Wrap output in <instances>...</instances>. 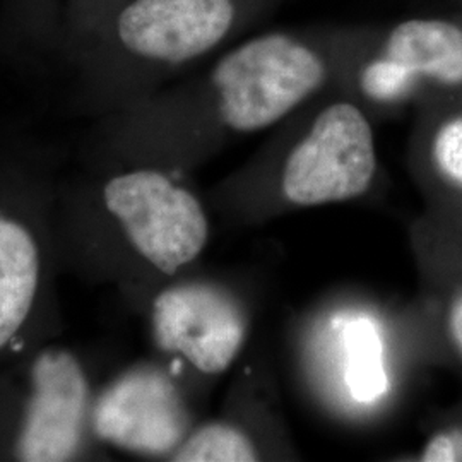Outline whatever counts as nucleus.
Segmentation results:
<instances>
[{
  "instance_id": "obj_9",
  "label": "nucleus",
  "mask_w": 462,
  "mask_h": 462,
  "mask_svg": "<svg viewBox=\"0 0 462 462\" xmlns=\"http://www.w3.org/2000/svg\"><path fill=\"white\" fill-rule=\"evenodd\" d=\"M40 257L30 231L0 217V349L21 329L33 307Z\"/></svg>"
},
{
  "instance_id": "obj_2",
  "label": "nucleus",
  "mask_w": 462,
  "mask_h": 462,
  "mask_svg": "<svg viewBox=\"0 0 462 462\" xmlns=\"http://www.w3.org/2000/svg\"><path fill=\"white\" fill-rule=\"evenodd\" d=\"M105 204L134 248L162 273L192 263L208 242L209 226L198 199L163 173L139 170L105 187Z\"/></svg>"
},
{
  "instance_id": "obj_13",
  "label": "nucleus",
  "mask_w": 462,
  "mask_h": 462,
  "mask_svg": "<svg viewBox=\"0 0 462 462\" xmlns=\"http://www.w3.org/2000/svg\"><path fill=\"white\" fill-rule=\"evenodd\" d=\"M433 160L447 179L462 185V116L447 122L439 131L433 141Z\"/></svg>"
},
{
  "instance_id": "obj_15",
  "label": "nucleus",
  "mask_w": 462,
  "mask_h": 462,
  "mask_svg": "<svg viewBox=\"0 0 462 462\" xmlns=\"http://www.w3.org/2000/svg\"><path fill=\"white\" fill-rule=\"evenodd\" d=\"M448 326H450V334H452L456 345L461 349L462 353V295L457 298L456 303L452 305Z\"/></svg>"
},
{
  "instance_id": "obj_5",
  "label": "nucleus",
  "mask_w": 462,
  "mask_h": 462,
  "mask_svg": "<svg viewBox=\"0 0 462 462\" xmlns=\"http://www.w3.org/2000/svg\"><path fill=\"white\" fill-rule=\"evenodd\" d=\"M93 425L106 444L135 454L165 456L182 444L189 416L175 383L163 372L139 368L101 394Z\"/></svg>"
},
{
  "instance_id": "obj_11",
  "label": "nucleus",
  "mask_w": 462,
  "mask_h": 462,
  "mask_svg": "<svg viewBox=\"0 0 462 462\" xmlns=\"http://www.w3.org/2000/svg\"><path fill=\"white\" fill-rule=\"evenodd\" d=\"M257 450L247 435L226 423H211L194 431L175 450L179 462H252Z\"/></svg>"
},
{
  "instance_id": "obj_3",
  "label": "nucleus",
  "mask_w": 462,
  "mask_h": 462,
  "mask_svg": "<svg viewBox=\"0 0 462 462\" xmlns=\"http://www.w3.org/2000/svg\"><path fill=\"white\" fill-rule=\"evenodd\" d=\"M374 134L364 114L336 103L315 118L312 129L290 152L282 194L297 206H320L360 198L375 175Z\"/></svg>"
},
{
  "instance_id": "obj_10",
  "label": "nucleus",
  "mask_w": 462,
  "mask_h": 462,
  "mask_svg": "<svg viewBox=\"0 0 462 462\" xmlns=\"http://www.w3.org/2000/svg\"><path fill=\"white\" fill-rule=\"evenodd\" d=\"M341 339L346 358L345 382L349 394L364 404L379 401L389 389L379 328L370 317H353L341 328Z\"/></svg>"
},
{
  "instance_id": "obj_14",
  "label": "nucleus",
  "mask_w": 462,
  "mask_h": 462,
  "mask_svg": "<svg viewBox=\"0 0 462 462\" xmlns=\"http://www.w3.org/2000/svg\"><path fill=\"white\" fill-rule=\"evenodd\" d=\"M421 461L462 462V430H447L430 439L421 452Z\"/></svg>"
},
{
  "instance_id": "obj_12",
  "label": "nucleus",
  "mask_w": 462,
  "mask_h": 462,
  "mask_svg": "<svg viewBox=\"0 0 462 462\" xmlns=\"http://www.w3.org/2000/svg\"><path fill=\"white\" fill-rule=\"evenodd\" d=\"M414 76L389 57H380L365 67L362 72V91L375 101L401 98L413 84Z\"/></svg>"
},
{
  "instance_id": "obj_8",
  "label": "nucleus",
  "mask_w": 462,
  "mask_h": 462,
  "mask_svg": "<svg viewBox=\"0 0 462 462\" xmlns=\"http://www.w3.org/2000/svg\"><path fill=\"white\" fill-rule=\"evenodd\" d=\"M385 57L411 76L439 83L462 84V30L439 19H411L397 24L387 38Z\"/></svg>"
},
{
  "instance_id": "obj_1",
  "label": "nucleus",
  "mask_w": 462,
  "mask_h": 462,
  "mask_svg": "<svg viewBox=\"0 0 462 462\" xmlns=\"http://www.w3.org/2000/svg\"><path fill=\"white\" fill-rule=\"evenodd\" d=\"M324 79L326 66L314 50L280 33L240 45L213 72L219 116L238 133H255L276 124Z\"/></svg>"
},
{
  "instance_id": "obj_6",
  "label": "nucleus",
  "mask_w": 462,
  "mask_h": 462,
  "mask_svg": "<svg viewBox=\"0 0 462 462\" xmlns=\"http://www.w3.org/2000/svg\"><path fill=\"white\" fill-rule=\"evenodd\" d=\"M233 16L231 0H134L118 17V36L135 55L180 64L216 47Z\"/></svg>"
},
{
  "instance_id": "obj_7",
  "label": "nucleus",
  "mask_w": 462,
  "mask_h": 462,
  "mask_svg": "<svg viewBox=\"0 0 462 462\" xmlns=\"http://www.w3.org/2000/svg\"><path fill=\"white\" fill-rule=\"evenodd\" d=\"M86 402L88 382L78 360L62 349L40 355L33 366V396L17 442L19 459H70L81 440Z\"/></svg>"
},
{
  "instance_id": "obj_4",
  "label": "nucleus",
  "mask_w": 462,
  "mask_h": 462,
  "mask_svg": "<svg viewBox=\"0 0 462 462\" xmlns=\"http://www.w3.org/2000/svg\"><path fill=\"white\" fill-rule=\"evenodd\" d=\"M152 330L162 349L182 355L204 374H221L242 349L247 324L228 293L206 282H185L156 297Z\"/></svg>"
}]
</instances>
